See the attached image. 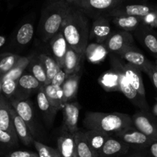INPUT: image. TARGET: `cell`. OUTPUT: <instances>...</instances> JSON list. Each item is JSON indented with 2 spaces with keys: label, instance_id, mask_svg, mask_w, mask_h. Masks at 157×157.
<instances>
[{
  "label": "cell",
  "instance_id": "obj_1",
  "mask_svg": "<svg viewBox=\"0 0 157 157\" xmlns=\"http://www.w3.org/2000/svg\"><path fill=\"white\" fill-rule=\"evenodd\" d=\"M61 32L68 45L84 56L90 39L88 19L84 11L74 6L64 20Z\"/></svg>",
  "mask_w": 157,
  "mask_h": 157
},
{
  "label": "cell",
  "instance_id": "obj_2",
  "mask_svg": "<svg viewBox=\"0 0 157 157\" xmlns=\"http://www.w3.org/2000/svg\"><path fill=\"white\" fill-rule=\"evenodd\" d=\"M83 124L88 130H97L110 135L118 134L133 126L131 117L121 113L88 112L84 117Z\"/></svg>",
  "mask_w": 157,
  "mask_h": 157
},
{
  "label": "cell",
  "instance_id": "obj_3",
  "mask_svg": "<svg viewBox=\"0 0 157 157\" xmlns=\"http://www.w3.org/2000/svg\"><path fill=\"white\" fill-rule=\"evenodd\" d=\"M73 7L63 0H49L43 9L40 20L41 38L44 42L61 31L64 20Z\"/></svg>",
  "mask_w": 157,
  "mask_h": 157
},
{
  "label": "cell",
  "instance_id": "obj_4",
  "mask_svg": "<svg viewBox=\"0 0 157 157\" xmlns=\"http://www.w3.org/2000/svg\"><path fill=\"white\" fill-rule=\"evenodd\" d=\"M121 60L115 55H111V64L113 66V69L116 70L119 74L120 92L124 94V96L136 107L145 111H148L150 108L147 99L140 96L129 82L128 79L121 68Z\"/></svg>",
  "mask_w": 157,
  "mask_h": 157
},
{
  "label": "cell",
  "instance_id": "obj_5",
  "mask_svg": "<svg viewBox=\"0 0 157 157\" xmlns=\"http://www.w3.org/2000/svg\"><path fill=\"white\" fill-rule=\"evenodd\" d=\"M133 126L149 138L157 141V121L148 111H139L131 116Z\"/></svg>",
  "mask_w": 157,
  "mask_h": 157
},
{
  "label": "cell",
  "instance_id": "obj_6",
  "mask_svg": "<svg viewBox=\"0 0 157 157\" xmlns=\"http://www.w3.org/2000/svg\"><path fill=\"white\" fill-rule=\"evenodd\" d=\"M155 9H156V8L149 6V5L124 4V2H123L107 14L110 17L128 15V16H136L143 18L154 11Z\"/></svg>",
  "mask_w": 157,
  "mask_h": 157
},
{
  "label": "cell",
  "instance_id": "obj_7",
  "mask_svg": "<svg viewBox=\"0 0 157 157\" xmlns=\"http://www.w3.org/2000/svg\"><path fill=\"white\" fill-rule=\"evenodd\" d=\"M133 42L134 39L130 32L121 30L112 32L104 44L108 52L118 54L127 46L133 44Z\"/></svg>",
  "mask_w": 157,
  "mask_h": 157
},
{
  "label": "cell",
  "instance_id": "obj_8",
  "mask_svg": "<svg viewBox=\"0 0 157 157\" xmlns=\"http://www.w3.org/2000/svg\"><path fill=\"white\" fill-rule=\"evenodd\" d=\"M112 34L110 20L105 16L100 15L94 19L90 30V39L96 43L104 44Z\"/></svg>",
  "mask_w": 157,
  "mask_h": 157
},
{
  "label": "cell",
  "instance_id": "obj_9",
  "mask_svg": "<svg viewBox=\"0 0 157 157\" xmlns=\"http://www.w3.org/2000/svg\"><path fill=\"white\" fill-rule=\"evenodd\" d=\"M121 66L129 82L133 86V88L140 96L146 98L145 87L141 73L142 71L138 67H136L130 63H124L122 61H121Z\"/></svg>",
  "mask_w": 157,
  "mask_h": 157
},
{
  "label": "cell",
  "instance_id": "obj_10",
  "mask_svg": "<svg viewBox=\"0 0 157 157\" xmlns=\"http://www.w3.org/2000/svg\"><path fill=\"white\" fill-rule=\"evenodd\" d=\"M124 2L125 0H81L78 8L84 12H107V13H108L110 11Z\"/></svg>",
  "mask_w": 157,
  "mask_h": 157
},
{
  "label": "cell",
  "instance_id": "obj_11",
  "mask_svg": "<svg viewBox=\"0 0 157 157\" xmlns=\"http://www.w3.org/2000/svg\"><path fill=\"white\" fill-rule=\"evenodd\" d=\"M116 136L128 145L130 144V145H136L139 147H150L152 143L153 142L150 138L141 133L133 126L128 127L124 131L117 134Z\"/></svg>",
  "mask_w": 157,
  "mask_h": 157
},
{
  "label": "cell",
  "instance_id": "obj_12",
  "mask_svg": "<svg viewBox=\"0 0 157 157\" xmlns=\"http://www.w3.org/2000/svg\"><path fill=\"white\" fill-rule=\"evenodd\" d=\"M64 124L71 134L75 135L78 131V122L79 119L80 107L78 103H67L62 109Z\"/></svg>",
  "mask_w": 157,
  "mask_h": 157
},
{
  "label": "cell",
  "instance_id": "obj_13",
  "mask_svg": "<svg viewBox=\"0 0 157 157\" xmlns=\"http://www.w3.org/2000/svg\"><path fill=\"white\" fill-rule=\"evenodd\" d=\"M10 104L15 109L16 113L25 122L29 130H31L32 136L35 135V128H34L33 110L30 103L25 100H12Z\"/></svg>",
  "mask_w": 157,
  "mask_h": 157
},
{
  "label": "cell",
  "instance_id": "obj_14",
  "mask_svg": "<svg viewBox=\"0 0 157 157\" xmlns=\"http://www.w3.org/2000/svg\"><path fill=\"white\" fill-rule=\"evenodd\" d=\"M120 56L124 58L127 63L133 64V65L138 67L142 71H144L149 63L150 62L148 59L146 58V57L138 50L137 48L134 46V44L127 46V48L121 51L120 53H118Z\"/></svg>",
  "mask_w": 157,
  "mask_h": 157
},
{
  "label": "cell",
  "instance_id": "obj_15",
  "mask_svg": "<svg viewBox=\"0 0 157 157\" xmlns=\"http://www.w3.org/2000/svg\"><path fill=\"white\" fill-rule=\"evenodd\" d=\"M10 110L14 128H15L17 136L25 145H30L31 144L34 143V141H35L33 140V136H32V133H31V130H29V127L25 124V122L16 113V111L12 107V105H11Z\"/></svg>",
  "mask_w": 157,
  "mask_h": 157
},
{
  "label": "cell",
  "instance_id": "obj_16",
  "mask_svg": "<svg viewBox=\"0 0 157 157\" xmlns=\"http://www.w3.org/2000/svg\"><path fill=\"white\" fill-rule=\"evenodd\" d=\"M39 81L31 74L22 75L18 80L16 93H18V100H24L31 92L34 90H38L41 87Z\"/></svg>",
  "mask_w": 157,
  "mask_h": 157
},
{
  "label": "cell",
  "instance_id": "obj_17",
  "mask_svg": "<svg viewBox=\"0 0 157 157\" xmlns=\"http://www.w3.org/2000/svg\"><path fill=\"white\" fill-rule=\"evenodd\" d=\"M50 45L55 60L58 62L61 68H62L64 57L69 45L61 31L50 40Z\"/></svg>",
  "mask_w": 157,
  "mask_h": 157
},
{
  "label": "cell",
  "instance_id": "obj_18",
  "mask_svg": "<svg viewBox=\"0 0 157 157\" xmlns=\"http://www.w3.org/2000/svg\"><path fill=\"white\" fill-rule=\"evenodd\" d=\"M10 107L11 104L6 101L2 95H0V130L17 136L12 122Z\"/></svg>",
  "mask_w": 157,
  "mask_h": 157
},
{
  "label": "cell",
  "instance_id": "obj_19",
  "mask_svg": "<svg viewBox=\"0 0 157 157\" xmlns=\"http://www.w3.org/2000/svg\"><path fill=\"white\" fill-rule=\"evenodd\" d=\"M58 148L61 157H78L75 136L68 132L58 137Z\"/></svg>",
  "mask_w": 157,
  "mask_h": 157
},
{
  "label": "cell",
  "instance_id": "obj_20",
  "mask_svg": "<svg viewBox=\"0 0 157 157\" xmlns=\"http://www.w3.org/2000/svg\"><path fill=\"white\" fill-rule=\"evenodd\" d=\"M83 56L78 54L70 46L68 47L64 60L62 69L67 75H74L79 72Z\"/></svg>",
  "mask_w": 157,
  "mask_h": 157
},
{
  "label": "cell",
  "instance_id": "obj_21",
  "mask_svg": "<svg viewBox=\"0 0 157 157\" xmlns=\"http://www.w3.org/2000/svg\"><path fill=\"white\" fill-rule=\"evenodd\" d=\"M37 103L39 107L40 110L42 113L44 119L46 120L48 123H52L53 120L55 119L56 113L58 111L57 109H55L53 106L51 104L49 101L48 100L47 96L44 93V87L41 86L38 90L37 94Z\"/></svg>",
  "mask_w": 157,
  "mask_h": 157
},
{
  "label": "cell",
  "instance_id": "obj_22",
  "mask_svg": "<svg viewBox=\"0 0 157 157\" xmlns=\"http://www.w3.org/2000/svg\"><path fill=\"white\" fill-rule=\"evenodd\" d=\"M80 75L78 73L68 75L67 79L63 84V103L64 105L69 103V101L75 99L78 93V86H79Z\"/></svg>",
  "mask_w": 157,
  "mask_h": 157
},
{
  "label": "cell",
  "instance_id": "obj_23",
  "mask_svg": "<svg viewBox=\"0 0 157 157\" xmlns=\"http://www.w3.org/2000/svg\"><path fill=\"white\" fill-rule=\"evenodd\" d=\"M84 134L95 156H100L101 150L110 136L97 130H87Z\"/></svg>",
  "mask_w": 157,
  "mask_h": 157
},
{
  "label": "cell",
  "instance_id": "obj_24",
  "mask_svg": "<svg viewBox=\"0 0 157 157\" xmlns=\"http://www.w3.org/2000/svg\"><path fill=\"white\" fill-rule=\"evenodd\" d=\"M129 146L122 140H118L110 137L102 148L100 156L110 157L125 153L128 150Z\"/></svg>",
  "mask_w": 157,
  "mask_h": 157
},
{
  "label": "cell",
  "instance_id": "obj_25",
  "mask_svg": "<svg viewBox=\"0 0 157 157\" xmlns=\"http://www.w3.org/2000/svg\"><path fill=\"white\" fill-rule=\"evenodd\" d=\"M113 24L119 28L121 30L125 32H133L136 31L143 25L142 18L136 16H128V15H121V16L112 17Z\"/></svg>",
  "mask_w": 157,
  "mask_h": 157
},
{
  "label": "cell",
  "instance_id": "obj_26",
  "mask_svg": "<svg viewBox=\"0 0 157 157\" xmlns=\"http://www.w3.org/2000/svg\"><path fill=\"white\" fill-rule=\"evenodd\" d=\"M98 82L106 91H120L119 74L114 69L102 74L98 79Z\"/></svg>",
  "mask_w": 157,
  "mask_h": 157
},
{
  "label": "cell",
  "instance_id": "obj_27",
  "mask_svg": "<svg viewBox=\"0 0 157 157\" xmlns=\"http://www.w3.org/2000/svg\"><path fill=\"white\" fill-rule=\"evenodd\" d=\"M107 52L105 44L94 42L88 44L84 55L90 62L98 64L105 59Z\"/></svg>",
  "mask_w": 157,
  "mask_h": 157
},
{
  "label": "cell",
  "instance_id": "obj_28",
  "mask_svg": "<svg viewBox=\"0 0 157 157\" xmlns=\"http://www.w3.org/2000/svg\"><path fill=\"white\" fill-rule=\"evenodd\" d=\"M38 59L42 64L44 71H45L46 75H47V82H46L45 85L50 84L55 75L61 69V67L58 64V62L55 61V58H51L50 56L45 55V54H41L38 56Z\"/></svg>",
  "mask_w": 157,
  "mask_h": 157
},
{
  "label": "cell",
  "instance_id": "obj_29",
  "mask_svg": "<svg viewBox=\"0 0 157 157\" xmlns=\"http://www.w3.org/2000/svg\"><path fill=\"white\" fill-rule=\"evenodd\" d=\"M43 87H44V93L51 104L58 110H62L64 106L63 103L62 88L54 87L51 84L44 85Z\"/></svg>",
  "mask_w": 157,
  "mask_h": 157
},
{
  "label": "cell",
  "instance_id": "obj_30",
  "mask_svg": "<svg viewBox=\"0 0 157 157\" xmlns=\"http://www.w3.org/2000/svg\"><path fill=\"white\" fill-rule=\"evenodd\" d=\"M74 136L78 157H96L87 142L84 133L78 130Z\"/></svg>",
  "mask_w": 157,
  "mask_h": 157
},
{
  "label": "cell",
  "instance_id": "obj_31",
  "mask_svg": "<svg viewBox=\"0 0 157 157\" xmlns=\"http://www.w3.org/2000/svg\"><path fill=\"white\" fill-rule=\"evenodd\" d=\"M139 29L141 30V32H140L144 45L150 52L157 56V36L151 30V28L142 25Z\"/></svg>",
  "mask_w": 157,
  "mask_h": 157
},
{
  "label": "cell",
  "instance_id": "obj_32",
  "mask_svg": "<svg viewBox=\"0 0 157 157\" xmlns=\"http://www.w3.org/2000/svg\"><path fill=\"white\" fill-rule=\"evenodd\" d=\"M32 60V56L28 57H21L19 58L15 65L12 67V70L6 74L5 76H3L1 78V81L3 79H7V78H10V79H13L15 81H18L20 77L23 75V72L25 70L26 67L30 64L31 61Z\"/></svg>",
  "mask_w": 157,
  "mask_h": 157
},
{
  "label": "cell",
  "instance_id": "obj_33",
  "mask_svg": "<svg viewBox=\"0 0 157 157\" xmlns=\"http://www.w3.org/2000/svg\"><path fill=\"white\" fill-rule=\"evenodd\" d=\"M34 34L33 25L31 22H25L21 25L17 32L16 41L20 45H25L32 40Z\"/></svg>",
  "mask_w": 157,
  "mask_h": 157
},
{
  "label": "cell",
  "instance_id": "obj_34",
  "mask_svg": "<svg viewBox=\"0 0 157 157\" xmlns=\"http://www.w3.org/2000/svg\"><path fill=\"white\" fill-rule=\"evenodd\" d=\"M21 56L15 54H4L0 56V77L3 76L9 73L12 67L15 65L17 61L19 60Z\"/></svg>",
  "mask_w": 157,
  "mask_h": 157
},
{
  "label": "cell",
  "instance_id": "obj_35",
  "mask_svg": "<svg viewBox=\"0 0 157 157\" xmlns=\"http://www.w3.org/2000/svg\"><path fill=\"white\" fill-rule=\"evenodd\" d=\"M31 75H33L42 86H44L47 82V75L44 67L39 59L38 61L32 60L30 63Z\"/></svg>",
  "mask_w": 157,
  "mask_h": 157
},
{
  "label": "cell",
  "instance_id": "obj_36",
  "mask_svg": "<svg viewBox=\"0 0 157 157\" xmlns=\"http://www.w3.org/2000/svg\"><path fill=\"white\" fill-rule=\"evenodd\" d=\"M34 145L38 151L39 157H61L58 150L52 148L47 145H44L39 141H34Z\"/></svg>",
  "mask_w": 157,
  "mask_h": 157
},
{
  "label": "cell",
  "instance_id": "obj_37",
  "mask_svg": "<svg viewBox=\"0 0 157 157\" xmlns=\"http://www.w3.org/2000/svg\"><path fill=\"white\" fill-rule=\"evenodd\" d=\"M2 83V91L8 98H10L12 95L16 93L17 86H18V81H15L13 79L7 78L1 81Z\"/></svg>",
  "mask_w": 157,
  "mask_h": 157
},
{
  "label": "cell",
  "instance_id": "obj_38",
  "mask_svg": "<svg viewBox=\"0 0 157 157\" xmlns=\"http://www.w3.org/2000/svg\"><path fill=\"white\" fill-rule=\"evenodd\" d=\"M143 25L151 29L157 28V8L154 11L151 12L146 16L142 18Z\"/></svg>",
  "mask_w": 157,
  "mask_h": 157
},
{
  "label": "cell",
  "instance_id": "obj_39",
  "mask_svg": "<svg viewBox=\"0 0 157 157\" xmlns=\"http://www.w3.org/2000/svg\"><path fill=\"white\" fill-rule=\"evenodd\" d=\"M18 137L13 136L9 132L0 130V144L5 145H12L17 143Z\"/></svg>",
  "mask_w": 157,
  "mask_h": 157
},
{
  "label": "cell",
  "instance_id": "obj_40",
  "mask_svg": "<svg viewBox=\"0 0 157 157\" xmlns=\"http://www.w3.org/2000/svg\"><path fill=\"white\" fill-rule=\"evenodd\" d=\"M144 72L148 75L152 83L157 90V69L156 68V66L152 62H150L148 65L146 67V68L144 69Z\"/></svg>",
  "mask_w": 157,
  "mask_h": 157
},
{
  "label": "cell",
  "instance_id": "obj_41",
  "mask_svg": "<svg viewBox=\"0 0 157 157\" xmlns=\"http://www.w3.org/2000/svg\"><path fill=\"white\" fill-rule=\"evenodd\" d=\"M68 77V75L66 74V72L63 70L62 68L60 70V71L55 75V78H53V80L51 82V84L53 85L54 87H62L63 84L64 83L65 80L67 79V78Z\"/></svg>",
  "mask_w": 157,
  "mask_h": 157
},
{
  "label": "cell",
  "instance_id": "obj_42",
  "mask_svg": "<svg viewBox=\"0 0 157 157\" xmlns=\"http://www.w3.org/2000/svg\"><path fill=\"white\" fill-rule=\"evenodd\" d=\"M7 157H39L38 153L29 151H15L9 153Z\"/></svg>",
  "mask_w": 157,
  "mask_h": 157
},
{
  "label": "cell",
  "instance_id": "obj_43",
  "mask_svg": "<svg viewBox=\"0 0 157 157\" xmlns=\"http://www.w3.org/2000/svg\"><path fill=\"white\" fill-rule=\"evenodd\" d=\"M150 151L153 157H157V141L152 143L150 146Z\"/></svg>",
  "mask_w": 157,
  "mask_h": 157
},
{
  "label": "cell",
  "instance_id": "obj_44",
  "mask_svg": "<svg viewBox=\"0 0 157 157\" xmlns=\"http://www.w3.org/2000/svg\"><path fill=\"white\" fill-rule=\"evenodd\" d=\"M63 1H64L65 2H67V3H68V4L71 5V6L78 7V4H79V2L81 0H63Z\"/></svg>",
  "mask_w": 157,
  "mask_h": 157
},
{
  "label": "cell",
  "instance_id": "obj_45",
  "mask_svg": "<svg viewBox=\"0 0 157 157\" xmlns=\"http://www.w3.org/2000/svg\"><path fill=\"white\" fill-rule=\"evenodd\" d=\"M6 37L2 36V35H0V48H1L3 45H4L5 43H6Z\"/></svg>",
  "mask_w": 157,
  "mask_h": 157
},
{
  "label": "cell",
  "instance_id": "obj_46",
  "mask_svg": "<svg viewBox=\"0 0 157 157\" xmlns=\"http://www.w3.org/2000/svg\"><path fill=\"white\" fill-rule=\"evenodd\" d=\"M153 113L155 116H157V98H156V103L153 107Z\"/></svg>",
  "mask_w": 157,
  "mask_h": 157
},
{
  "label": "cell",
  "instance_id": "obj_47",
  "mask_svg": "<svg viewBox=\"0 0 157 157\" xmlns=\"http://www.w3.org/2000/svg\"><path fill=\"white\" fill-rule=\"evenodd\" d=\"M2 90V83H1V77H0V91Z\"/></svg>",
  "mask_w": 157,
  "mask_h": 157
},
{
  "label": "cell",
  "instance_id": "obj_48",
  "mask_svg": "<svg viewBox=\"0 0 157 157\" xmlns=\"http://www.w3.org/2000/svg\"><path fill=\"white\" fill-rule=\"evenodd\" d=\"M155 66H156V68L157 69V59H156V64H155Z\"/></svg>",
  "mask_w": 157,
  "mask_h": 157
}]
</instances>
